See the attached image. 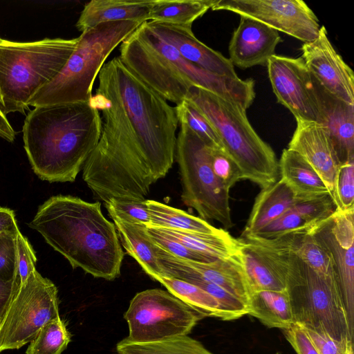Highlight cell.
<instances>
[{
	"mask_svg": "<svg viewBox=\"0 0 354 354\" xmlns=\"http://www.w3.org/2000/svg\"><path fill=\"white\" fill-rule=\"evenodd\" d=\"M295 323L321 329L337 340H351L336 275L320 274L299 260L286 281Z\"/></svg>",
	"mask_w": 354,
	"mask_h": 354,
	"instance_id": "10",
	"label": "cell"
},
{
	"mask_svg": "<svg viewBox=\"0 0 354 354\" xmlns=\"http://www.w3.org/2000/svg\"><path fill=\"white\" fill-rule=\"evenodd\" d=\"M147 230L153 242L156 245L174 257L205 263L214 261L188 249L180 243L162 233L156 227L147 226Z\"/></svg>",
	"mask_w": 354,
	"mask_h": 354,
	"instance_id": "42",
	"label": "cell"
},
{
	"mask_svg": "<svg viewBox=\"0 0 354 354\" xmlns=\"http://www.w3.org/2000/svg\"><path fill=\"white\" fill-rule=\"evenodd\" d=\"M305 329L319 354H346L348 348L353 345V341L335 339L323 330Z\"/></svg>",
	"mask_w": 354,
	"mask_h": 354,
	"instance_id": "44",
	"label": "cell"
},
{
	"mask_svg": "<svg viewBox=\"0 0 354 354\" xmlns=\"http://www.w3.org/2000/svg\"><path fill=\"white\" fill-rule=\"evenodd\" d=\"M354 209L336 211L310 233L331 254L348 328L354 331Z\"/></svg>",
	"mask_w": 354,
	"mask_h": 354,
	"instance_id": "15",
	"label": "cell"
},
{
	"mask_svg": "<svg viewBox=\"0 0 354 354\" xmlns=\"http://www.w3.org/2000/svg\"><path fill=\"white\" fill-rule=\"evenodd\" d=\"M301 199L281 178L263 188L255 198L241 236L261 230Z\"/></svg>",
	"mask_w": 354,
	"mask_h": 354,
	"instance_id": "25",
	"label": "cell"
},
{
	"mask_svg": "<svg viewBox=\"0 0 354 354\" xmlns=\"http://www.w3.org/2000/svg\"><path fill=\"white\" fill-rule=\"evenodd\" d=\"M13 290V280L0 278V322L9 305Z\"/></svg>",
	"mask_w": 354,
	"mask_h": 354,
	"instance_id": "48",
	"label": "cell"
},
{
	"mask_svg": "<svg viewBox=\"0 0 354 354\" xmlns=\"http://www.w3.org/2000/svg\"><path fill=\"white\" fill-rule=\"evenodd\" d=\"M288 149L299 153L313 168L334 201L340 162L326 129L322 124L297 120Z\"/></svg>",
	"mask_w": 354,
	"mask_h": 354,
	"instance_id": "17",
	"label": "cell"
},
{
	"mask_svg": "<svg viewBox=\"0 0 354 354\" xmlns=\"http://www.w3.org/2000/svg\"><path fill=\"white\" fill-rule=\"evenodd\" d=\"M204 317L167 290L147 289L135 295L124 314L129 327L124 339L145 344L187 335Z\"/></svg>",
	"mask_w": 354,
	"mask_h": 354,
	"instance_id": "11",
	"label": "cell"
},
{
	"mask_svg": "<svg viewBox=\"0 0 354 354\" xmlns=\"http://www.w3.org/2000/svg\"><path fill=\"white\" fill-rule=\"evenodd\" d=\"M16 237H0V278L4 280H13L15 276L17 263Z\"/></svg>",
	"mask_w": 354,
	"mask_h": 354,
	"instance_id": "45",
	"label": "cell"
},
{
	"mask_svg": "<svg viewBox=\"0 0 354 354\" xmlns=\"http://www.w3.org/2000/svg\"><path fill=\"white\" fill-rule=\"evenodd\" d=\"M173 257L183 268L202 279L223 288L248 306L251 291L243 269L241 255L234 259H216L208 263Z\"/></svg>",
	"mask_w": 354,
	"mask_h": 354,
	"instance_id": "21",
	"label": "cell"
},
{
	"mask_svg": "<svg viewBox=\"0 0 354 354\" xmlns=\"http://www.w3.org/2000/svg\"><path fill=\"white\" fill-rule=\"evenodd\" d=\"M286 339L297 354H319L304 326L295 323L283 330Z\"/></svg>",
	"mask_w": 354,
	"mask_h": 354,
	"instance_id": "46",
	"label": "cell"
},
{
	"mask_svg": "<svg viewBox=\"0 0 354 354\" xmlns=\"http://www.w3.org/2000/svg\"><path fill=\"white\" fill-rule=\"evenodd\" d=\"M291 250L313 271L323 275H336L331 254L313 234H299Z\"/></svg>",
	"mask_w": 354,
	"mask_h": 354,
	"instance_id": "34",
	"label": "cell"
},
{
	"mask_svg": "<svg viewBox=\"0 0 354 354\" xmlns=\"http://www.w3.org/2000/svg\"><path fill=\"white\" fill-rule=\"evenodd\" d=\"M292 208L306 222L310 232L331 217L337 211L335 203L329 194L301 199L297 201Z\"/></svg>",
	"mask_w": 354,
	"mask_h": 354,
	"instance_id": "37",
	"label": "cell"
},
{
	"mask_svg": "<svg viewBox=\"0 0 354 354\" xmlns=\"http://www.w3.org/2000/svg\"><path fill=\"white\" fill-rule=\"evenodd\" d=\"M211 9L252 18L304 43L315 40L321 27L302 0H214Z\"/></svg>",
	"mask_w": 354,
	"mask_h": 354,
	"instance_id": "13",
	"label": "cell"
},
{
	"mask_svg": "<svg viewBox=\"0 0 354 354\" xmlns=\"http://www.w3.org/2000/svg\"><path fill=\"white\" fill-rule=\"evenodd\" d=\"M162 233L180 243L188 249L212 260H230L241 255L243 242L224 230L218 234H208L159 228Z\"/></svg>",
	"mask_w": 354,
	"mask_h": 354,
	"instance_id": "26",
	"label": "cell"
},
{
	"mask_svg": "<svg viewBox=\"0 0 354 354\" xmlns=\"http://www.w3.org/2000/svg\"><path fill=\"white\" fill-rule=\"evenodd\" d=\"M275 354H281L280 353H276Z\"/></svg>",
	"mask_w": 354,
	"mask_h": 354,
	"instance_id": "51",
	"label": "cell"
},
{
	"mask_svg": "<svg viewBox=\"0 0 354 354\" xmlns=\"http://www.w3.org/2000/svg\"><path fill=\"white\" fill-rule=\"evenodd\" d=\"M147 22L156 35L175 48L186 60L217 75L239 77L230 59L199 41L192 26Z\"/></svg>",
	"mask_w": 354,
	"mask_h": 354,
	"instance_id": "19",
	"label": "cell"
},
{
	"mask_svg": "<svg viewBox=\"0 0 354 354\" xmlns=\"http://www.w3.org/2000/svg\"><path fill=\"white\" fill-rule=\"evenodd\" d=\"M242 242L243 266L251 293L260 290H286L283 280L254 250Z\"/></svg>",
	"mask_w": 354,
	"mask_h": 354,
	"instance_id": "33",
	"label": "cell"
},
{
	"mask_svg": "<svg viewBox=\"0 0 354 354\" xmlns=\"http://www.w3.org/2000/svg\"><path fill=\"white\" fill-rule=\"evenodd\" d=\"M334 202L337 211L354 209V160L340 165L335 180Z\"/></svg>",
	"mask_w": 354,
	"mask_h": 354,
	"instance_id": "39",
	"label": "cell"
},
{
	"mask_svg": "<svg viewBox=\"0 0 354 354\" xmlns=\"http://www.w3.org/2000/svg\"><path fill=\"white\" fill-rule=\"evenodd\" d=\"M279 174L281 179L299 198L330 194L313 168L299 153L291 149H283L279 161Z\"/></svg>",
	"mask_w": 354,
	"mask_h": 354,
	"instance_id": "27",
	"label": "cell"
},
{
	"mask_svg": "<svg viewBox=\"0 0 354 354\" xmlns=\"http://www.w3.org/2000/svg\"><path fill=\"white\" fill-rule=\"evenodd\" d=\"M273 92L296 120L316 122L324 120L312 76L303 59L274 55L266 64Z\"/></svg>",
	"mask_w": 354,
	"mask_h": 354,
	"instance_id": "14",
	"label": "cell"
},
{
	"mask_svg": "<svg viewBox=\"0 0 354 354\" xmlns=\"http://www.w3.org/2000/svg\"><path fill=\"white\" fill-rule=\"evenodd\" d=\"M56 286L32 272L12 295L0 322V353L30 343L48 322L59 317Z\"/></svg>",
	"mask_w": 354,
	"mask_h": 354,
	"instance_id": "12",
	"label": "cell"
},
{
	"mask_svg": "<svg viewBox=\"0 0 354 354\" xmlns=\"http://www.w3.org/2000/svg\"><path fill=\"white\" fill-rule=\"evenodd\" d=\"M15 131L6 116L0 111V137L8 142H12L15 139Z\"/></svg>",
	"mask_w": 354,
	"mask_h": 354,
	"instance_id": "49",
	"label": "cell"
},
{
	"mask_svg": "<svg viewBox=\"0 0 354 354\" xmlns=\"http://www.w3.org/2000/svg\"><path fill=\"white\" fill-rule=\"evenodd\" d=\"M19 232L15 212L10 209L0 207V237H16Z\"/></svg>",
	"mask_w": 354,
	"mask_h": 354,
	"instance_id": "47",
	"label": "cell"
},
{
	"mask_svg": "<svg viewBox=\"0 0 354 354\" xmlns=\"http://www.w3.org/2000/svg\"><path fill=\"white\" fill-rule=\"evenodd\" d=\"M116 352L117 354H213L188 335L145 344L131 343L123 339L117 344Z\"/></svg>",
	"mask_w": 354,
	"mask_h": 354,
	"instance_id": "31",
	"label": "cell"
},
{
	"mask_svg": "<svg viewBox=\"0 0 354 354\" xmlns=\"http://www.w3.org/2000/svg\"><path fill=\"white\" fill-rule=\"evenodd\" d=\"M71 341V334L60 316L46 323L30 342L26 354H62Z\"/></svg>",
	"mask_w": 354,
	"mask_h": 354,
	"instance_id": "35",
	"label": "cell"
},
{
	"mask_svg": "<svg viewBox=\"0 0 354 354\" xmlns=\"http://www.w3.org/2000/svg\"><path fill=\"white\" fill-rule=\"evenodd\" d=\"M346 354H353V345L351 346L348 349V351H347V353Z\"/></svg>",
	"mask_w": 354,
	"mask_h": 354,
	"instance_id": "50",
	"label": "cell"
},
{
	"mask_svg": "<svg viewBox=\"0 0 354 354\" xmlns=\"http://www.w3.org/2000/svg\"><path fill=\"white\" fill-rule=\"evenodd\" d=\"M187 126L180 124L175 157L182 184L181 199L203 220H214L225 229L233 226L229 192L214 174L210 148Z\"/></svg>",
	"mask_w": 354,
	"mask_h": 354,
	"instance_id": "9",
	"label": "cell"
},
{
	"mask_svg": "<svg viewBox=\"0 0 354 354\" xmlns=\"http://www.w3.org/2000/svg\"><path fill=\"white\" fill-rule=\"evenodd\" d=\"M0 39H1V37H0Z\"/></svg>",
	"mask_w": 354,
	"mask_h": 354,
	"instance_id": "52",
	"label": "cell"
},
{
	"mask_svg": "<svg viewBox=\"0 0 354 354\" xmlns=\"http://www.w3.org/2000/svg\"><path fill=\"white\" fill-rule=\"evenodd\" d=\"M141 24L130 20L106 22L82 32L62 69L35 94L29 106L89 101L94 81L106 58Z\"/></svg>",
	"mask_w": 354,
	"mask_h": 354,
	"instance_id": "8",
	"label": "cell"
},
{
	"mask_svg": "<svg viewBox=\"0 0 354 354\" xmlns=\"http://www.w3.org/2000/svg\"><path fill=\"white\" fill-rule=\"evenodd\" d=\"M213 3L214 0H151L148 21L192 26Z\"/></svg>",
	"mask_w": 354,
	"mask_h": 354,
	"instance_id": "29",
	"label": "cell"
},
{
	"mask_svg": "<svg viewBox=\"0 0 354 354\" xmlns=\"http://www.w3.org/2000/svg\"><path fill=\"white\" fill-rule=\"evenodd\" d=\"M113 221L120 243L145 272L153 280L162 275L156 248L147 230V225L132 222L110 208H106Z\"/></svg>",
	"mask_w": 354,
	"mask_h": 354,
	"instance_id": "22",
	"label": "cell"
},
{
	"mask_svg": "<svg viewBox=\"0 0 354 354\" xmlns=\"http://www.w3.org/2000/svg\"><path fill=\"white\" fill-rule=\"evenodd\" d=\"M185 100L209 121L224 150L239 167L243 179L262 189L277 181L279 161L271 147L250 124L246 110L239 104L198 86H192Z\"/></svg>",
	"mask_w": 354,
	"mask_h": 354,
	"instance_id": "7",
	"label": "cell"
},
{
	"mask_svg": "<svg viewBox=\"0 0 354 354\" xmlns=\"http://www.w3.org/2000/svg\"><path fill=\"white\" fill-rule=\"evenodd\" d=\"M310 232V228L306 222L292 207L279 218L257 232L241 236H250L261 239H273L291 233H309Z\"/></svg>",
	"mask_w": 354,
	"mask_h": 354,
	"instance_id": "38",
	"label": "cell"
},
{
	"mask_svg": "<svg viewBox=\"0 0 354 354\" xmlns=\"http://www.w3.org/2000/svg\"><path fill=\"white\" fill-rule=\"evenodd\" d=\"M79 38L29 42L0 39V111L24 113L35 94L60 72Z\"/></svg>",
	"mask_w": 354,
	"mask_h": 354,
	"instance_id": "6",
	"label": "cell"
},
{
	"mask_svg": "<svg viewBox=\"0 0 354 354\" xmlns=\"http://www.w3.org/2000/svg\"><path fill=\"white\" fill-rule=\"evenodd\" d=\"M248 314L268 328L283 330L295 324L287 290H260L251 293Z\"/></svg>",
	"mask_w": 354,
	"mask_h": 354,
	"instance_id": "28",
	"label": "cell"
},
{
	"mask_svg": "<svg viewBox=\"0 0 354 354\" xmlns=\"http://www.w3.org/2000/svg\"><path fill=\"white\" fill-rule=\"evenodd\" d=\"M210 162L214 174L228 190L243 179L239 167L224 149L211 147Z\"/></svg>",
	"mask_w": 354,
	"mask_h": 354,
	"instance_id": "41",
	"label": "cell"
},
{
	"mask_svg": "<svg viewBox=\"0 0 354 354\" xmlns=\"http://www.w3.org/2000/svg\"><path fill=\"white\" fill-rule=\"evenodd\" d=\"M124 65L167 101L178 104L198 86L247 109L255 97L252 79L231 78L207 71L184 59L175 48L142 23L120 46Z\"/></svg>",
	"mask_w": 354,
	"mask_h": 354,
	"instance_id": "4",
	"label": "cell"
},
{
	"mask_svg": "<svg viewBox=\"0 0 354 354\" xmlns=\"http://www.w3.org/2000/svg\"><path fill=\"white\" fill-rule=\"evenodd\" d=\"M92 100L102 113L100 138L83 167V180L94 196L143 201L150 187L162 174L153 165L139 142L104 64Z\"/></svg>",
	"mask_w": 354,
	"mask_h": 354,
	"instance_id": "1",
	"label": "cell"
},
{
	"mask_svg": "<svg viewBox=\"0 0 354 354\" xmlns=\"http://www.w3.org/2000/svg\"><path fill=\"white\" fill-rule=\"evenodd\" d=\"M175 109L178 123L187 126L209 147L224 149L212 124L192 102L185 100Z\"/></svg>",
	"mask_w": 354,
	"mask_h": 354,
	"instance_id": "36",
	"label": "cell"
},
{
	"mask_svg": "<svg viewBox=\"0 0 354 354\" xmlns=\"http://www.w3.org/2000/svg\"><path fill=\"white\" fill-rule=\"evenodd\" d=\"M151 1L91 0L84 5L75 26L84 32L106 22L130 20L142 24L149 21Z\"/></svg>",
	"mask_w": 354,
	"mask_h": 354,
	"instance_id": "23",
	"label": "cell"
},
{
	"mask_svg": "<svg viewBox=\"0 0 354 354\" xmlns=\"http://www.w3.org/2000/svg\"><path fill=\"white\" fill-rule=\"evenodd\" d=\"M28 226L73 268L108 281L120 276L124 253L115 226L103 215L100 202L52 196L39 207Z\"/></svg>",
	"mask_w": 354,
	"mask_h": 354,
	"instance_id": "2",
	"label": "cell"
},
{
	"mask_svg": "<svg viewBox=\"0 0 354 354\" xmlns=\"http://www.w3.org/2000/svg\"><path fill=\"white\" fill-rule=\"evenodd\" d=\"M313 80L324 120V126L340 164L354 160V105L333 97L313 78Z\"/></svg>",
	"mask_w": 354,
	"mask_h": 354,
	"instance_id": "20",
	"label": "cell"
},
{
	"mask_svg": "<svg viewBox=\"0 0 354 354\" xmlns=\"http://www.w3.org/2000/svg\"><path fill=\"white\" fill-rule=\"evenodd\" d=\"M156 281L165 286L168 292L201 313L205 317L221 319L218 302L201 288L187 281L163 275L158 277Z\"/></svg>",
	"mask_w": 354,
	"mask_h": 354,
	"instance_id": "32",
	"label": "cell"
},
{
	"mask_svg": "<svg viewBox=\"0 0 354 354\" xmlns=\"http://www.w3.org/2000/svg\"><path fill=\"white\" fill-rule=\"evenodd\" d=\"M147 205L151 218L148 226L208 234H216L223 231V229L214 227L201 218L160 202L147 200Z\"/></svg>",
	"mask_w": 354,
	"mask_h": 354,
	"instance_id": "30",
	"label": "cell"
},
{
	"mask_svg": "<svg viewBox=\"0 0 354 354\" xmlns=\"http://www.w3.org/2000/svg\"><path fill=\"white\" fill-rule=\"evenodd\" d=\"M281 41L276 30L252 18L241 16L229 44V59L233 66L242 69L266 65L268 59L275 55Z\"/></svg>",
	"mask_w": 354,
	"mask_h": 354,
	"instance_id": "18",
	"label": "cell"
},
{
	"mask_svg": "<svg viewBox=\"0 0 354 354\" xmlns=\"http://www.w3.org/2000/svg\"><path fill=\"white\" fill-rule=\"evenodd\" d=\"M17 263L13 278L12 295L23 286L30 274L36 270L37 258L28 240L19 232L16 237Z\"/></svg>",
	"mask_w": 354,
	"mask_h": 354,
	"instance_id": "40",
	"label": "cell"
},
{
	"mask_svg": "<svg viewBox=\"0 0 354 354\" xmlns=\"http://www.w3.org/2000/svg\"><path fill=\"white\" fill-rule=\"evenodd\" d=\"M104 64L135 134L165 177L175 157L178 124L175 106L127 68L119 56Z\"/></svg>",
	"mask_w": 354,
	"mask_h": 354,
	"instance_id": "5",
	"label": "cell"
},
{
	"mask_svg": "<svg viewBox=\"0 0 354 354\" xmlns=\"http://www.w3.org/2000/svg\"><path fill=\"white\" fill-rule=\"evenodd\" d=\"M156 247L162 275L187 281L209 294L220 305L221 320H235L248 314V307L242 300L223 288L202 279L178 263L171 254L156 245Z\"/></svg>",
	"mask_w": 354,
	"mask_h": 354,
	"instance_id": "24",
	"label": "cell"
},
{
	"mask_svg": "<svg viewBox=\"0 0 354 354\" xmlns=\"http://www.w3.org/2000/svg\"><path fill=\"white\" fill-rule=\"evenodd\" d=\"M301 58L313 80L333 97L354 105V74L330 41L324 26L318 37L301 46Z\"/></svg>",
	"mask_w": 354,
	"mask_h": 354,
	"instance_id": "16",
	"label": "cell"
},
{
	"mask_svg": "<svg viewBox=\"0 0 354 354\" xmlns=\"http://www.w3.org/2000/svg\"><path fill=\"white\" fill-rule=\"evenodd\" d=\"M110 208L125 218L135 223L150 225L151 218L147 199L143 201L120 200L112 198L104 203Z\"/></svg>",
	"mask_w": 354,
	"mask_h": 354,
	"instance_id": "43",
	"label": "cell"
},
{
	"mask_svg": "<svg viewBox=\"0 0 354 354\" xmlns=\"http://www.w3.org/2000/svg\"><path fill=\"white\" fill-rule=\"evenodd\" d=\"M102 120L92 98L35 106L24 120V149L41 180L73 182L96 147Z\"/></svg>",
	"mask_w": 354,
	"mask_h": 354,
	"instance_id": "3",
	"label": "cell"
}]
</instances>
